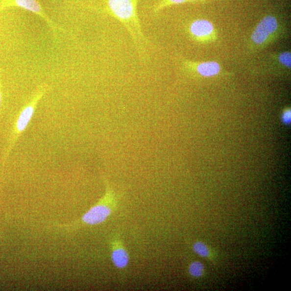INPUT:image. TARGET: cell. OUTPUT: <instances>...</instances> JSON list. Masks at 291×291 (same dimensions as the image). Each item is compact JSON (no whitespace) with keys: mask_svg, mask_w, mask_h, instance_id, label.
<instances>
[{"mask_svg":"<svg viewBox=\"0 0 291 291\" xmlns=\"http://www.w3.org/2000/svg\"><path fill=\"white\" fill-rule=\"evenodd\" d=\"M108 10L125 27L140 58L146 57V40L138 14V0H106Z\"/></svg>","mask_w":291,"mask_h":291,"instance_id":"obj_1","label":"cell"},{"mask_svg":"<svg viewBox=\"0 0 291 291\" xmlns=\"http://www.w3.org/2000/svg\"><path fill=\"white\" fill-rule=\"evenodd\" d=\"M106 192L98 203L91 207L81 218L80 224L96 225L101 224L109 218L117 207L116 194L105 179Z\"/></svg>","mask_w":291,"mask_h":291,"instance_id":"obj_2","label":"cell"},{"mask_svg":"<svg viewBox=\"0 0 291 291\" xmlns=\"http://www.w3.org/2000/svg\"><path fill=\"white\" fill-rule=\"evenodd\" d=\"M43 94V92L41 91L36 95L34 98L31 100L28 105H26L20 112L17 120L15 122L12 134L10 135L8 147L5 150L3 157V167L8 159V156L15 146L16 142L21 136V134L28 127L32 117L34 115L36 108Z\"/></svg>","mask_w":291,"mask_h":291,"instance_id":"obj_3","label":"cell"},{"mask_svg":"<svg viewBox=\"0 0 291 291\" xmlns=\"http://www.w3.org/2000/svg\"><path fill=\"white\" fill-rule=\"evenodd\" d=\"M278 27L277 19L271 15L267 16L260 22L253 31L251 40L256 45H263L276 31Z\"/></svg>","mask_w":291,"mask_h":291,"instance_id":"obj_4","label":"cell"},{"mask_svg":"<svg viewBox=\"0 0 291 291\" xmlns=\"http://www.w3.org/2000/svg\"><path fill=\"white\" fill-rule=\"evenodd\" d=\"M188 31L194 39L202 40L213 34L214 27L208 20L199 19L192 22L189 26Z\"/></svg>","mask_w":291,"mask_h":291,"instance_id":"obj_5","label":"cell"},{"mask_svg":"<svg viewBox=\"0 0 291 291\" xmlns=\"http://www.w3.org/2000/svg\"><path fill=\"white\" fill-rule=\"evenodd\" d=\"M111 258L113 265L118 269L125 268L128 265V253L120 240L116 239L112 242Z\"/></svg>","mask_w":291,"mask_h":291,"instance_id":"obj_6","label":"cell"},{"mask_svg":"<svg viewBox=\"0 0 291 291\" xmlns=\"http://www.w3.org/2000/svg\"><path fill=\"white\" fill-rule=\"evenodd\" d=\"M187 67L195 69L196 72L201 76L210 77L218 74L220 71V65L217 62H204L194 65L187 62Z\"/></svg>","mask_w":291,"mask_h":291,"instance_id":"obj_7","label":"cell"},{"mask_svg":"<svg viewBox=\"0 0 291 291\" xmlns=\"http://www.w3.org/2000/svg\"><path fill=\"white\" fill-rule=\"evenodd\" d=\"M197 0H159V2L154 5L153 12L154 13H158L162 10L170 7L171 5H178L187 2L196 1Z\"/></svg>","mask_w":291,"mask_h":291,"instance_id":"obj_8","label":"cell"},{"mask_svg":"<svg viewBox=\"0 0 291 291\" xmlns=\"http://www.w3.org/2000/svg\"><path fill=\"white\" fill-rule=\"evenodd\" d=\"M15 3L17 6L23 8L35 13H40V5L36 0H15Z\"/></svg>","mask_w":291,"mask_h":291,"instance_id":"obj_9","label":"cell"},{"mask_svg":"<svg viewBox=\"0 0 291 291\" xmlns=\"http://www.w3.org/2000/svg\"><path fill=\"white\" fill-rule=\"evenodd\" d=\"M188 272L193 277H201L203 276L204 272V265L200 262H194L189 267Z\"/></svg>","mask_w":291,"mask_h":291,"instance_id":"obj_10","label":"cell"},{"mask_svg":"<svg viewBox=\"0 0 291 291\" xmlns=\"http://www.w3.org/2000/svg\"><path fill=\"white\" fill-rule=\"evenodd\" d=\"M193 250L197 255L202 257H208L210 255L209 247L201 242H195L193 246Z\"/></svg>","mask_w":291,"mask_h":291,"instance_id":"obj_11","label":"cell"},{"mask_svg":"<svg viewBox=\"0 0 291 291\" xmlns=\"http://www.w3.org/2000/svg\"><path fill=\"white\" fill-rule=\"evenodd\" d=\"M279 61L284 66L291 68V55L290 52H284L280 54Z\"/></svg>","mask_w":291,"mask_h":291,"instance_id":"obj_12","label":"cell"},{"mask_svg":"<svg viewBox=\"0 0 291 291\" xmlns=\"http://www.w3.org/2000/svg\"><path fill=\"white\" fill-rule=\"evenodd\" d=\"M291 112L290 110H286L283 114L282 120L285 123L289 124L291 122Z\"/></svg>","mask_w":291,"mask_h":291,"instance_id":"obj_13","label":"cell"},{"mask_svg":"<svg viewBox=\"0 0 291 291\" xmlns=\"http://www.w3.org/2000/svg\"><path fill=\"white\" fill-rule=\"evenodd\" d=\"M1 99H2V95H1V84H0V106H1Z\"/></svg>","mask_w":291,"mask_h":291,"instance_id":"obj_14","label":"cell"}]
</instances>
